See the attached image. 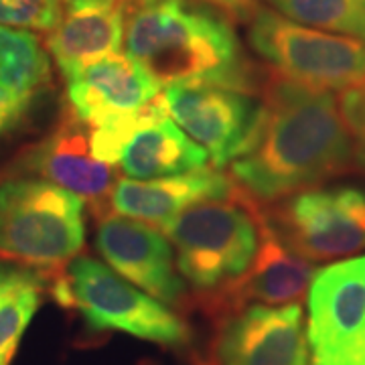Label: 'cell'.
Instances as JSON below:
<instances>
[{
    "label": "cell",
    "mask_w": 365,
    "mask_h": 365,
    "mask_svg": "<svg viewBox=\"0 0 365 365\" xmlns=\"http://www.w3.org/2000/svg\"><path fill=\"white\" fill-rule=\"evenodd\" d=\"M26 108H0V136L13 132L16 126H21L23 118H25Z\"/></svg>",
    "instance_id": "obj_24"
},
{
    "label": "cell",
    "mask_w": 365,
    "mask_h": 365,
    "mask_svg": "<svg viewBox=\"0 0 365 365\" xmlns=\"http://www.w3.org/2000/svg\"><path fill=\"white\" fill-rule=\"evenodd\" d=\"M264 104L254 146L232 163V179L258 205H272L355 169L339 102L329 90L264 71Z\"/></svg>",
    "instance_id": "obj_1"
},
{
    "label": "cell",
    "mask_w": 365,
    "mask_h": 365,
    "mask_svg": "<svg viewBox=\"0 0 365 365\" xmlns=\"http://www.w3.org/2000/svg\"><path fill=\"white\" fill-rule=\"evenodd\" d=\"M199 2L222 11L235 21H250L252 14L258 11V0H199Z\"/></svg>",
    "instance_id": "obj_23"
},
{
    "label": "cell",
    "mask_w": 365,
    "mask_h": 365,
    "mask_svg": "<svg viewBox=\"0 0 365 365\" xmlns=\"http://www.w3.org/2000/svg\"><path fill=\"white\" fill-rule=\"evenodd\" d=\"M98 222L96 248L114 272L163 304L185 307V300L189 302V290L175 268V252L167 235L116 213Z\"/></svg>",
    "instance_id": "obj_11"
},
{
    "label": "cell",
    "mask_w": 365,
    "mask_h": 365,
    "mask_svg": "<svg viewBox=\"0 0 365 365\" xmlns=\"http://www.w3.org/2000/svg\"><path fill=\"white\" fill-rule=\"evenodd\" d=\"M63 0H0V25L49 33L66 13Z\"/></svg>",
    "instance_id": "obj_21"
},
{
    "label": "cell",
    "mask_w": 365,
    "mask_h": 365,
    "mask_svg": "<svg viewBox=\"0 0 365 365\" xmlns=\"http://www.w3.org/2000/svg\"><path fill=\"white\" fill-rule=\"evenodd\" d=\"M248 23L250 47L276 73L329 91L365 83V41L300 25L262 6Z\"/></svg>",
    "instance_id": "obj_6"
},
{
    "label": "cell",
    "mask_w": 365,
    "mask_h": 365,
    "mask_svg": "<svg viewBox=\"0 0 365 365\" xmlns=\"http://www.w3.org/2000/svg\"><path fill=\"white\" fill-rule=\"evenodd\" d=\"M67 9H79V6H100V4H110L114 0H63Z\"/></svg>",
    "instance_id": "obj_25"
},
{
    "label": "cell",
    "mask_w": 365,
    "mask_h": 365,
    "mask_svg": "<svg viewBox=\"0 0 365 365\" xmlns=\"http://www.w3.org/2000/svg\"><path fill=\"white\" fill-rule=\"evenodd\" d=\"M49 274L0 262V365L13 364L19 343L41 307Z\"/></svg>",
    "instance_id": "obj_18"
},
{
    "label": "cell",
    "mask_w": 365,
    "mask_h": 365,
    "mask_svg": "<svg viewBox=\"0 0 365 365\" xmlns=\"http://www.w3.org/2000/svg\"><path fill=\"white\" fill-rule=\"evenodd\" d=\"M300 25L365 41V0H266Z\"/></svg>",
    "instance_id": "obj_20"
},
{
    "label": "cell",
    "mask_w": 365,
    "mask_h": 365,
    "mask_svg": "<svg viewBox=\"0 0 365 365\" xmlns=\"http://www.w3.org/2000/svg\"><path fill=\"white\" fill-rule=\"evenodd\" d=\"M217 365H300L309 353L299 304H248L223 314L213 339Z\"/></svg>",
    "instance_id": "obj_12"
},
{
    "label": "cell",
    "mask_w": 365,
    "mask_h": 365,
    "mask_svg": "<svg viewBox=\"0 0 365 365\" xmlns=\"http://www.w3.org/2000/svg\"><path fill=\"white\" fill-rule=\"evenodd\" d=\"M86 203L37 177L0 182V258L45 274L61 270L86 244Z\"/></svg>",
    "instance_id": "obj_4"
},
{
    "label": "cell",
    "mask_w": 365,
    "mask_h": 365,
    "mask_svg": "<svg viewBox=\"0 0 365 365\" xmlns=\"http://www.w3.org/2000/svg\"><path fill=\"white\" fill-rule=\"evenodd\" d=\"M51 83V63L39 39L11 26H0V86L16 102H31Z\"/></svg>",
    "instance_id": "obj_19"
},
{
    "label": "cell",
    "mask_w": 365,
    "mask_h": 365,
    "mask_svg": "<svg viewBox=\"0 0 365 365\" xmlns=\"http://www.w3.org/2000/svg\"><path fill=\"white\" fill-rule=\"evenodd\" d=\"M160 93V86L128 55H110L67 79V108L98 128L134 116Z\"/></svg>",
    "instance_id": "obj_14"
},
{
    "label": "cell",
    "mask_w": 365,
    "mask_h": 365,
    "mask_svg": "<svg viewBox=\"0 0 365 365\" xmlns=\"http://www.w3.org/2000/svg\"><path fill=\"white\" fill-rule=\"evenodd\" d=\"M300 365H313V361H311V357H309V353L302 357V361H300Z\"/></svg>",
    "instance_id": "obj_27"
},
{
    "label": "cell",
    "mask_w": 365,
    "mask_h": 365,
    "mask_svg": "<svg viewBox=\"0 0 365 365\" xmlns=\"http://www.w3.org/2000/svg\"><path fill=\"white\" fill-rule=\"evenodd\" d=\"M6 177H37L78 195L102 220L110 213V195L118 177L112 165L91 153V132L69 108L59 124L39 143L14 158Z\"/></svg>",
    "instance_id": "obj_10"
},
{
    "label": "cell",
    "mask_w": 365,
    "mask_h": 365,
    "mask_svg": "<svg viewBox=\"0 0 365 365\" xmlns=\"http://www.w3.org/2000/svg\"><path fill=\"white\" fill-rule=\"evenodd\" d=\"M163 98L169 116L207 153L213 169L244 157L260 134V93L201 83L169 86Z\"/></svg>",
    "instance_id": "obj_8"
},
{
    "label": "cell",
    "mask_w": 365,
    "mask_h": 365,
    "mask_svg": "<svg viewBox=\"0 0 365 365\" xmlns=\"http://www.w3.org/2000/svg\"><path fill=\"white\" fill-rule=\"evenodd\" d=\"M262 205L242 191L182 209L160 225L177 250V268L197 300L217 294L248 272L260 244Z\"/></svg>",
    "instance_id": "obj_3"
},
{
    "label": "cell",
    "mask_w": 365,
    "mask_h": 365,
    "mask_svg": "<svg viewBox=\"0 0 365 365\" xmlns=\"http://www.w3.org/2000/svg\"><path fill=\"white\" fill-rule=\"evenodd\" d=\"M264 217L288 248L311 262L365 248V189L313 187L268 205Z\"/></svg>",
    "instance_id": "obj_7"
},
{
    "label": "cell",
    "mask_w": 365,
    "mask_h": 365,
    "mask_svg": "<svg viewBox=\"0 0 365 365\" xmlns=\"http://www.w3.org/2000/svg\"><path fill=\"white\" fill-rule=\"evenodd\" d=\"M53 299L78 311L91 331H120L163 347H185L191 331L177 313L91 256L49 274Z\"/></svg>",
    "instance_id": "obj_5"
},
{
    "label": "cell",
    "mask_w": 365,
    "mask_h": 365,
    "mask_svg": "<svg viewBox=\"0 0 365 365\" xmlns=\"http://www.w3.org/2000/svg\"><path fill=\"white\" fill-rule=\"evenodd\" d=\"M314 274V262L302 258L288 248L274 234L262 209L260 244L248 272L232 287L217 294L199 299L197 302L201 309L217 319L248 307L250 302H260L266 307L297 304L309 292Z\"/></svg>",
    "instance_id": "obj_13"
},
{
    "label": "cell",
    "mask_w": 365,
    "mask_h": 365,
    "mask_svg": "<svg viewBox=\"0 0 365 365\" xmlns=\"http://www.w3.org/2000/svg\"><path fill=\"white\" fill-rule=\"evenodd\" d=\"M359 264H361V272H364V280H365V256L359 258Z\"/></svg>",
    "instance_id": "obj_28"
},
{
    "label": "cell",
    "mask_w": 365,
    "mask_h": 365,
    "mask_svg": "<svg viewBox=\"0 0 365 365\" xmlns=\"http://www.w3.org/2000/svg\"><path fill=\"white\" fill-rule=\"evenodd\" d=\"M124 49L160 88L225 86L260 90L232 19L199 0H118Z\"/></svg>",
    "instance_id": "obj_2"
},
{
    "label": "cell",
    "mask_w": 365,
    "mask_h": 365,
    "mask_svg": "<svg viewBox=\"0 0 365 365\" xmlns=\"http://www.w3.org/2000/svg\"><path fill=\"white\" fill-rule=\"evenodd\" d=\"M207 153L169 116L143 126L122 148L118 165L128 179L150 181L207 169Z\"/></svg>",
    "instance_id": "obj_17"
},
{
    "label": "cell",
    "mask_w": 365,
    "mask_h": 365,
    "mask_svg": "<svg viewBox=\"0 0 365 365\" xmlns=\"http://www.w3.org/2000/svg\"><path fill=\"white\" fill-rule=\"evenodd\" d=\"M124 45V13L120 2L67 9L61 21L45 37V49L71 79L83 67L120 51Z\"/></svg>",
    "instance_id": "obj_16"
},
{
    "label": "cell",
    "mask_w": 365,
    "mask_h": 365,
    "mask_svg": "<svg viewBox=\"0 0 365 365\" xmlns=\"http://www.w3.org/2000/svg\"><path fill=\"white\" fill-rule=\"evenodd\" d=\"M9 106H13V108H29V106L16 102L13 96L0 86V108H9Z\"/></svg>",
    "instance_id": "obj_26"
},
{
    "label": "cell",
    "mask_w": 365,
    "mask_h": 365,
    "mask_svg": "<svg viewBox=\"0 0 365 365\" xmlns=\"http://www.w3.org/2000/svg\"><path fill=\"white\" fill-rule=\"evenodd\" d=\"M337 102L341 118L351 138L355 169L365 173V83L343 90Z\"/></svg>",
    "instance_id": "obj_22"
},
{
    "label": "cell",
    "mask_w": 365,
    "mask_h": 365,
    "mask_svg": "<svg viewBox=\"0 0 365 365\" xmlns=\"http://www.w3.org/2000/svg\"><path fill=\"white\" fill-rule=\"evenodd\" d=\"M237 195L240 187L234 179L217 173V169H203L150 181L118 179L110 195V213L163 225L195 203L211 199H234Z\"/></svg>",
    "instance_id": "obj_15"
},
{
    "label": "cell",
    "mask_w": 365,
    "mask_h": 365,
    "mask_svg": "<svg viewBox=\"0 0 365 365\" xmlns=\"http://www.w3.org/2000/svg\"><path fill=\"white\" fill-rule=\"evenodd\" d=\"M313 365H365V280L359 258L317 270L309 288Z\"/></svg>",
    "instance_id": "obj_9"
}]
</instances>
